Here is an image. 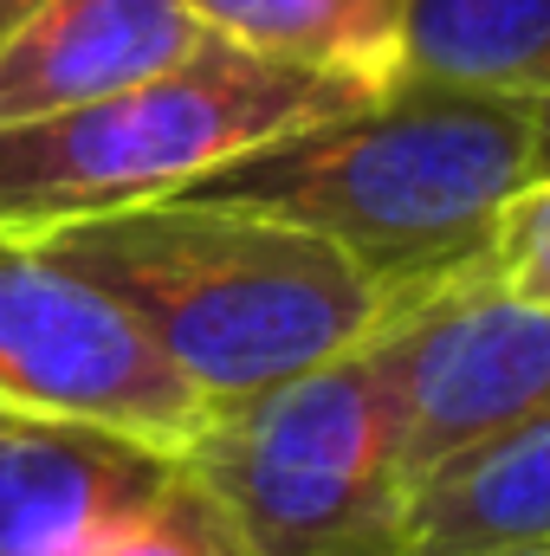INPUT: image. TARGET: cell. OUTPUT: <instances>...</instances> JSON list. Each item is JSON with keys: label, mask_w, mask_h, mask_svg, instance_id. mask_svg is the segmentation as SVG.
Masks as SVG:
<instances>
[{"label": "cell", "mask_w": 550, "mask_h": 556, "mask_svg": "<svg viewBox=\"0 0 550 556\" xmlns=\"http://www.w3.org/2000/svg\"><path fill=\"white\" fill-rule=\"evenodd\" d=\"M550 175V111L396 78L311 130L266 142L188 194L330 240L396 304L479 278L512 201Z\"/></svg>", "instance_id": "obj_1"}, {"label": "cell", "mask_w": 550, "mask_h": 556, "mask_svg": "<svg viewBox=\"0 0 550 556\" xmlns=\"http://www.w3.org/2000/svg\"><path fill=\"white\" fill-rule=\"evenodd\" d=\"M39 240L137 317L208 415L370 343L402 311L330 240L208 194L59 220Z\"/></svg>", "instance_id": "obj_2"}, {"label": "cell", "mask_w": 550, "mask_h": 556, "mask_svg": "<svg viewBox=\"0 0 550 556\" xmlns=\"http://www.w3.org/2000/svg\"><path fill=\"white\" fill-rule=\"evenodd\" d=\"M370 91L311 65H285L234 39H201L182 65L98 104L0 130V227L59 220L188 194L266 142L343 117Z\"/></svg>", "instance_id": "obj_3"}, {"label": "cell", "mask_w": 550, "mask_h": 556, "mask_svg": "<svg viewBox=\"0 0 550 556\" xmlns=\"http://www.w3.org/2000/svg\"><path fill=\"white\" fill-rule=\"evenodd\" d=\"M175 466L214 498L240 556H370L402 498L396 389L376 337L214 408Z\"/></svg>", "instance_id": "obj_4"}, {"label": "cell", "mask_w": 550, "mask_h": 556, "mask_svg": "<svg viewBox=\"0 0 550 556\" xmlns=\"http://www.w3.org/2000/svg\"><path fill=\"white\" fill-rule=\"evenodd\" d=\"M0 415L65 420L182 453L208 402L137 317L78 278L39 233L0 227Z\"/></svg>", "instance_id": "obj_5"}, {"label": "cell", "mask_w": 550, "mask_h": 556, "mask_svg": "<svg viewBox=\"0 0 550 556\" xmlns=\"http://www.w3.org/2000/svg\"><path fill=\"white\" fill-rule=\"evenodd\" d=\"M396 389L402 485L460 446L550 415V304H525L492 278H460L402 304L376 330Z\"/></svg>", "instance_id": "obj_6"}, {"label": "cell", "mask_w": 550, "mask_h": 556, "mask_svg": "<svg viewBox=\"0 0 550 556\" xmlns=\"http://www.w3.org/2000/svg\"><path fill=\"white\" fill-rule=\"evenodd\" d=\"M201 39L188 0H33L0 39V130L142 85Z\"/></svg>", "instance_id": "obj_7"}, {"label": "cell", "mask_w": 550, "mask_h": 556, "mask_svg": "<svg viewBox=\"0 0 550 556\" xmlns=\"http://www.w3.org/2000/svg\"><path fill=\"white\" fill-rule=\"evenodd\" d=\"M175 472V453L65 420L0 415V556H85Z\"/></svg>", "instance_id": "obj_8"}, {"label": "cell", "mask_w": 550, "mask_h": 556, "mask_svg": "<svg viewBox=\"0 0 550 556\" xmlns=\"http://www.w3.org/2000/svg\"><path fill=\"white\" fill-rule=\"evenodd\" d=\"M550 544V415L414 472L370 556H486Z\"/></svg>", "instance_id": "obj_9"}, {"label": "cell", "mask_w": 550, "mask_h": 556, "mask_svg": "<svg viewBox=\"0 0 550 556\" xmlns=\"http://www.w3.org/2000/svg\"><path fill=\"white\" fill-rule=\"evenodd\" d=\"M402 78L550 111V0H409Z\"/></svg>", "instance_id": "obj_10"}, {"label": "cell", "mask_w": 550, "mask_h": 556, "mask_svg": "<svg viewBox=\"0 0 550 556\" xmlns=\"http://www.w3.org/2000/svg\"><path fill=\"white\" fill-rule=\"evenodd\" d=\"M214 39L383 91L402 78L409 0H188Z\"/></svg>", "instance_id": "obj_11"}, {"label": "cell", "mask_w": 550, "mask_h": 556, "mask_svg": "<svg viewBox=\"0 0 550 556\" xmlns=\"http://www.w3.org/2000/svg\"><path fill=\"white\" fill-rule=\"evenodd\" d=\"M85 556H240L214 498L175 466L130 518H117Z\"/></svg>", "instance_id": "obj_12"}, {"label": "cell", "mask_w": 550, "mask_h": 556, "mask_svg": "<svg viewBox=\"0 0 550 556\" xmlns=\"http://www.w3.org/2000/svg\"><path fill=\"white\" fill-rule=\"evenodd\" d=\"M486 278L525 304H550V175L532 181L512 214L499 220V240H492V260Z\"/></svg>", "instance_id": "obj_13"}, {"label": "cell", "mask_w": 550, "mask_h": 556, "mask_svg": "<svg viewBox=\"0 0 550 556\" xmlns=\"http://www.w3.org/2000/svg\"><path fill=\"white\" fill-rule=\"evenodd\" d=\"M26 7H33V0H0V39H7V26H13V20H20Z\"/></svg>", "instance_id": "obj_14"}, {"label": "cell", "mask_w": 550, "mask_h": 556, "mask_svg": "<svg viewBox=\"0 0 550 556\" xmlns=\"http://www.w3.org/2000/svg\"><path fill=\"white\" fill-rule=\"evenodd\" d=\"M486 556H550V544L545 551H486Z\"/></svg>", "instance_id": "obj_15"}]
</instances>
